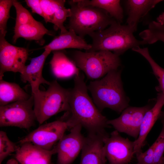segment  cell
Wrapping results in <instances>:
<instances>
[{
	"label": "cell",
	"instance_id": "6da1fadb",
	"mask_svg": "<svg viewBox=\"0 0 164 164\" xmlns=\"http://www.w3.org/2000/svg\"><path fill=\"white\" fill-rule=\"evenodd\" d=\"M73 87L70 89V109L63 119L69 128L79 125L86 129L88 134L104 136L108 134L105 128L108 120L98 109L88 93V88L83 74L80 73L74 78Z\"/></svg>",
	"mask_w": 164,
	"mask_h": 164
},
{
	"label": "cell",
	"instance_id": "7a4b0ae2",
	"mask_svg": "<svg viewBox=\"0 0 164 164\" xmlns=\"http://www.w3.org/2000/svg\"><path fill=\"white\" fill-rule=\"evenodd\" d=\"M121 73L120 70H112L102 78L90 81L87 86L94 103L101 111L108 108L119 113L128 106Z\"/></svg>",
	"mask_w": 164,
	"mask_h": 164
},
{
	"label": "cell",
	"instance_id": "3957f363",
	"mask_svg": "<svg viewBox=\"0 0 164 164\" xmlns=\"http://www.w3.org/2000/svg\"><path fill=\"white\" fill-rule=\"evenodd\" d=\"M135 31L127 24L115 21L105 29L89 35L92 43L91 49L86 51H108L119 56L129 49L147 44L143 40L135 38L133 34Z\"/></svg>",
	"mask_w": 164,
	"mask_h": 164
},
{
	"label": "cell",
	"instance_id": "277c9868",
	"mask_svg": "<svg viewBox=\"0 0 164 164\" xmlns=\"http://www.w3.org/2000/svg\"><path fill=\"white\" fill-rule=\"evenodd\" d=\"M68 2L71 7L69 29L83 39L87 35L105 29L116 21L102 9L82 5L77 0Z\"/></svg>",
	"mask_w": 164,
	"mask_h": 164
},
{
	"label": "cell",
	"instance_id": "5b68a950",
	"mask_svg": "<svg viewBox=\"0 0 164 164\" xmlns=\"http://www.w3.org/2000/svg\"><path fill=\"white\" fill-rule=\"evenodd\" d=\"M45 91L39 90L32 93L34 98V110L37 121L42 124L53 115L70 109V89L61 87L56 80L50 82Z\"/></svg>",
	"mask_w": 164,
	"mask_h": 164
},
{
	"label": "cell",
	"instance_id": "8992f818",
	"mask_svg": "<svg viewBox=\"0 0 164 164\" xmlns=\"http://www.w3.org/2000/svg\"><path fill=\"white\" fill-rule=\"evenodd\" d=\"M73 61L77 67L92 80L100 79L121 65L119 56L108 51H75Z\"/></svg>",
	"mask_w": 164,
	"mask_h": 164
},
{
	"label": "cell",
	"instance_id": "52a82bcc",
	"mask_svg": "<svg viewBox=\"0 0 164 164\" xmlns=\"http://www.w3.org/2000/svg\"><path fill=\"white\" fill-rule=\"evenodd\" d=\"M33 96L21 101L0 106V126H13L28 129L37 121L34 110Z\"/></svg>",
	"mask_w": 164,
	"mask_h": 164
},
{
	"label": "cell",
	"instance_id": "ba28073f",
	"mask_svg": "<svg viewBox=\"0 0 164 164\" xmlns=\"http://www.w3.org/2000/svg\"><path fill=\"white\" fill-rule=\"evenodd\" d=\"M69 128L64 120L61 119L40 126L19 140L20 144L30 142L43 149L50 150Z\"/></svg>",
	"mask_w": 164,
	"mask_h": 164
},
{
	"label": "cell",
	"instance_id": "9c48e42d",
	"mask_svg": "<svg viewBox=\"0 0 164 164\" xmlns=\"http://www.w3.org/2000/svg\"><path fill=\"white\" fill-rule=\"evenodd\" d=\"M104 149L109 164H128L134 153V141L122 137L115 130L103 138Z\"/></svg>",
	"mask_w": 164,
	"mask_h": 164
},
{
	"label": "cell",
	"instance_id": "30bf717a",
	"mask_svg": "<svg viewBox=\"0 0 164 164\" xmlns=\"http://www.w3.org/2000/svg\"><path fill=\"white\" fill-rule=\"evenodd\" d=\"M82 126L76 125L54 146L57 154V164H71L81 151L86 137L82 134Z\"/></svg>",
	"mask_w": 164,
	"mask_h": 164
},
{
	"label": "cell",
	"instance_id": "8fae6325",
	"mask_svg": "<svg viewBox=\"0 0 164 164\" xmlns=\"http://www.w3.org/2000/svg\"><path fill=\"white\" fill-rule=\"evenodd\" d=\"M28 56L26 48L13 45L5 37H0V80L7 72L22 74L26 67Z\"/></svg>",
	"mask_w": 164,
	"mask_h": 164
},
{
	"label": "cell",
	"instance_id": "7c38bea8",
	"mask_svg": "<svg viewBox=\"0 0 164 164\" xmlns=\"http://www.w3.org/2000/svg\"><path fill=\"white\" fill-rule=\"evenodd\" d=\"M151 108L149 105L139 107L128 106L119 117L108 120L107 123L118 132L125 133L136 139L139 135L144 116Z\"/></svg>",
	"mask_w": 164,
	"mask_h": 164
},
{
	"label": "cell",
	"instance_id": "4fadbf2b",
	"mask_svg": "<svg viewBox=\"0 0 164 164\" xmlns=\"http://www.w3.org/2000/svg\"><path fill=\"white\" fill-rule=\"evenodd\" d=\"M18 146L15 159L20 164H51L52 155L56 153L54 146L50 150L26 142Z\"/></svg>",
	"mask_w": 164,
	"mask_h": 164
},
{
	"label": "cell",
	"instance_id": "5bb4252c",
	"mask_svg": "<svg viewBox=\"0 0 164 164\" xmlns=\"http://www.w3.org/2000/svg\"><path fill=\"white\" fill-rule=\"evenodd\" d=\"M105 136L88 134L81 150L79 164H106L103 141Z\"/></svg>",
	"mask_w": 164,
	"mask_h": 164
},
{
	"label": "cell",
	"instance_id": "9a60e30c",
	"mask_svg": "<svg viewBox=\"0 0 164 164\" xmlns=\"http://www.w3.org/2000/svg\"><path fill=\"white\" fill-rule=\"evenodd\" d=\"M51 51L45 49L40 56L32 58L29 64L26 66L23 72L21 74V79L24 82H28L31 85L32 93L39 89L41 84L49 85L50 82L46 80L42 75L43 69L46 60Z\"/></svg>",
	"mask_w": 164,
	"mask_h": 164
},
{
	"label": "cell",
	"instance_id": "2e32d148",
	"mask_svg": "<svg viewBox=\"0 0 164 164\" xmlns=\"http://www.w3.org/2000/svg\"><path fill=\"white\" fill-rule=\"evenodd\" d=\"M164 105V95L158 94L155 105L145 114L142 124L138 138L134 141L135 155L142 151L147 136L157 120L159 118L162 108Z\"/></svg>",
	"mask_w": 164,
	"mask_h": 164
},
{
	"label": "cell",
	"instance_id": "e0dca14e",
	"mask_svg": "<svg viewBox=\"0 0 164 164\" xmlns=\"http://www.w3.org/2000/svg\"><path fill=\"white\" fill-rule=\"evenodd\" d=\"M160 0H127L124 1L127 15V25L136 30L138 23L159 3Z\"/></svg>",
	"mask_w": 164,
	"mask_h": 164
},
{
	"label": "cell",
	"instance_id": "ac0fdd59",
	"mask_svg": "<svg viewBox=\"0 0 164 164\" xmlns=\"http://www.w3.org/2000/svg\"><path fill=\"white\" fill-rule=\"evenodd\" d=\"M91 48V44H88L84 39L77 35L71 29H69L64 33L60 34L43 47L51 52L67 48L84 49L87 51Z\"/></svg>",
	"mask_w": 164,
	"mask_h": 164
},
{
	"label": "cell",
	"instance_id": "d6986e66",
	"mask_svg": "<svg viewBox=\"0 0 164 164\" xmlns=\"http://www.w3.org/2000/svg\"><path fill=\"white\" fill-rule=\"evenodd\" d=\"M50 63L53 73L59 78H67L79 74V69L73 61L60 50L53 51Z\"/></svg>",
	"mask_w": 164,
	"mask_h": 164
},
{
	"label": "cell",
	"instance_id": "ffe728a7",
	"mask_svg": "<svg viewBox=\"0 0 164 164\" xmlns=\"http://www.w3.org/2000/svg\"><path fill=\"white\" fill-rule=\"evenodd\" d=\"M45 34L53 35L41 22L36 21L32 23L15 26L13 41L14 43L19 38L39 42Z\"/></svg>",
	"mask_w": 164,
	"mask_h": 164
},
{
	"label": "cell",
	"instance_id": "44dd1931",
	"mask_svg": "<svg viewBox=\"0 0 164 164\" xmlns=\"http://www.w3.org/2000/svg\"><path fill=\"white\" fill-rule=\"evenodd\" d=\"M31 95L17 84L8 82L2 79L0 80V106L27 100Z\"/></svg>",
	"mask_w": 164,
	"mask_h": 164
},
{
	"label": "cell",
	"instance_id": "7402d4cb",
	"mask_svg": "<svg viewBox=\"0 0 164 164\" xmlns=\"http://www.w3.org/2000/svg\"><path fill=\"white\" fill-rule=\"evenodd\" d=\"M80 4L102 9L106 11L117 22H122L124 17L123 9L119 0H77Z\"/></svg>",
	"mask_w": 164,
	"mask_h": 164
},
{
	"label": "cell",
	"instance_id": "603a6c76",
	"mask_svg": "<svg viewBox=\"0 0 164 164\" xmlns=\"http://www.w3.org/2000/svg\"><path fill=\"white\" fill-rule=\"evenodd\" d=\"M139 36L147 44H152L159 41L164 43V24L152 21L147 29L139 33Z\"/></svg>",
	"mask_w": 164,
	"mask_h": 164
},
{
	"label": "cell",
	"instance_id": "cb8c5ba5",
	"mask_svg": "<svg viewBox=\"0 0 164 164\" xmlns=\"http://www.w3.org/2000/svg\"><path fill=\"white\" fill-rule=\"evenodd\" d=\"M132 50L140 54L148 62L159 83V86L156 89L164 95V69L160 67L152 59L147 48H142L137 46Z\"/></svg>",
	"mask_w": 164,
	"mask_h": 164
},
{
	"label": "cell",
	"instance_id": "d4e9b609",
	"mask_svg": "<svg viewBox=\"0 0 164 164\" xmlns=\"http://www.w3.org/2000/svg\"><path fill=\"white\" fill-rule=\"evenodd\" d=\"M54 2L56 10L53 23L54 25V28L56 30L60 29V34L64 33L68 31L63 24L67 18L70 16V9H67L65 7V0H54Z\"/></svg>",
	"mask_w": 164,
	"mask_h": 164
},
{
	"label": "cell",
	"instance_id": "484cf974",
	"mask_svg": "<svg viewBox=\"0 0 164 164\" xmlns=\"http://www.w3.org/2000/svg\"><path fill=\"white\" fill-rule=\"evenodd\" d=\"M13 2V0H0V37H5L7 33V23Z\"/></svg>",
	"mask_w": 164,
	"mask_h": 164
},
{
	"label": "cell",
	"instance_id": "4316f807",
	"mask_svg": "<svg viewBox=\"0 0 164 164\" xmlns=\"http://www.w3.org/2000/svg\"><path fill=\"white\" fill-rule=\"evenodd\" d=\"M13 5L16 12L15 26L32 23L36 21L29 12L17 1L13 0Z\"/></svg>",
	"mask_w": 164,
	"mask_h": 164
},
{
	"label": "cell",
	"instance_id": "83f0119b",
	"mask_svg": "<svg viewBox=\"0 0 164 164\" xmlns=\"http://www.w3.org/2000/svg\"><path fill=\"white\" fill-rule=\"evenodd\" d=\"M18 146L8 138L6 133L0 131V164L12 153L15 152Z\"/></svg>",
	"mask_w": 164,
	"mask_h": 164
},
{
	"label": "cell",
	"instance_id": "f1b7e54d",
	"mask_svg": "<svg viewBox=\"0 0 164 164\" xmlns=\"http://www.w3.org/2000/svg\"><path fill=\"white\" fill-rule=\"evenodd\" d=\"M40 3L45 21L53 23L56 10L54 0H40Z\"/></svg>",
	"mask_w": 164,
	"mask_h": 164
},
{
	"label": "cell",
	"instance_id": "f546056e",
	"mask_svg": "<svg viewBox=\"0 0 164 164\" xmlns=\"http://www.w3.org/2000/svg\"><path fill=\"white\" fill-rule=\"evenodd\" d=\"M162 127L157 138L155 142L154 164H156L163 158L164 153V121H161Z\"/></svg>",
	"mask_w": 164,
	"mask_h": 164
},
{
	"label": "cell",
	"instance_id": "4dcf8cb0",
	"mask_svg": "<svg viewBox=\"0 0 164 164\" xmlns=\"http://www.w3.org/2000/svg\"><path fill=\"white\" fill-rule=\"evenodd\" d=\"M155 142L145 152L136 154L137 162L136 164H154Z\"/></svg>",
	"mask_w": 164,
	"mask_h": 164
},
{
	"label": "cell",
	"instance_id": "1f68e13d",
	"mask_svg": "<svg viewBox=\"0 0 164 164\" xmlns=\"http://www.w3.org/2000/svg\"><path fill=\"white\" fill-rule=\"evenodd\" d=\"M27 5L30 7L32 12L36 13L44 18V16L41 9L40 0H26Z\"/></svg>",
	"mask_w": 164,
	"mask_h": 164
},
{
	"label": "cell",
	"instance_id": "d6a6232c",
	"mask_svg": "<svg viewBox=\"0 0 164 164\" xmlns=\"http://www.w3.org/2000/svg\"><path fill=\"white\" fill-rule=\"evenodd\" d=\"M158 22L161 24H164V12L160 15L157 18Z\"/></svg>",
	"mask_w": 164,
	"mask_h": 164
},
{
	"label": "cell",
	"instance_id": "836d02e7",
	"mask_svg": "<svg viewBox=\"0 0 164 164\" xmlns=\"http://www.w3.org/2000/svg\"><path fill=\"white\" fill-rule=\"evenodd\" d=\"M6 164H18V162L15 159H9Z\"/></svg>",
	"mask_w": 164,
	"mask_h": 164
},
{
	"label": "cell",
	"instance_id": "e575fe53",
	"mask_svg": "<svg viewBox=\"0 0 164 164\" xmlns=\"http://www.w3.org/2000/svg\"><path fill=\"white\" fill-rule=\"evenodd\" d=\"M159 118L160 119L161 121H164V111H161Z\"/></svg>",
	"mask_w": 164,
	"mask_h": 164
},
{
	"label": "cell",
	"instance_id": "d590c367",
	"mask_svg": "<svg viewBox=\"0 0 164 164\" xmlns=\"http://www.w3.org/2000/svg\"><path fill=\"white\" fill-rule=\"evenodd\" d=\"M156 164H164V156L159 162Z\"/></svg>",
	"mask_w": 164,
	"mask_h": 164
}]
</instances>
